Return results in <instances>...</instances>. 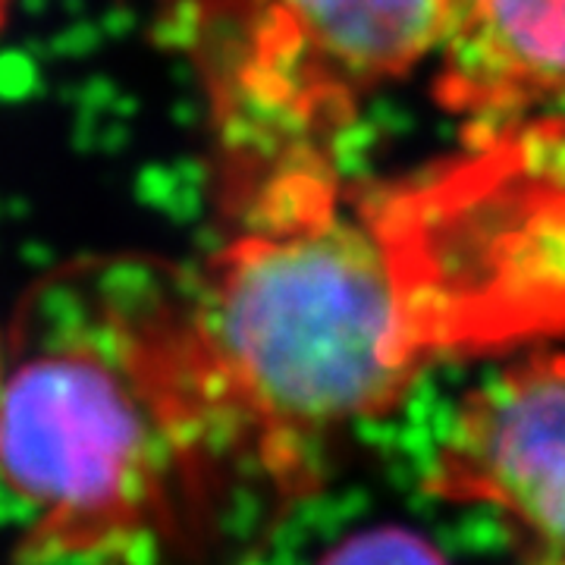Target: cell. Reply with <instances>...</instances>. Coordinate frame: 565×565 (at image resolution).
<instances>
[{
    "instance_id": "obj_1",
    "label": "cell",
    "mask_w": 565,
    "mask_h": 565,
    "mask_svg": "<svg viewBox=\"0 0 565 565\" xmlns=\"http://www.w3.org/2000/svg\"><path fill=\"white\" fill-rule=\"evenodd\" d=\"M239 204L243 233L185 286V308L236 459L299 500L345 427L446 359L444 333L422 248L377 192L343 202L327 167H302Z\"/></svg>"
},
{
    "instance_id": "obj_2",
    "label": "cell",
    "mask_w": 565,
    "mask_h": 565,
    "mask_svg": "<svg viewBox=\"0 0 565 565\" xmlns=\"http://www.w3.org/2000/svg\"><path fill=\"white\" fill-rule=\"evenodd\" d=\"M230 465L185 289L98 262L25 296L0 359V481L32 512L25 556H126Z\"/></svg>"
},
{
    "instance_id": "obj_3",
    "label": "cell",
    "mask_w": 565,
    "mask_h": 565,
    "mask_svg": "<svg viewBox=\"0 0 565 565\" xmlns=\"http://www.w3.org/2000/svg\"><path fill=\"white\" fill-rule=\"evenodd\" d=\"M452 0H199L202 66L245 185L327 167L364 95L440 51Z\"/></svg>"
},
{
    "instance_id": "obj_4",
    "label": "cell",
    "mask_w": 565,
    "mask_h": 565,
    "mask_svg": "<svg viewBox=\"0 0 565 565\" xmlns=\"http://www.w3.org/2000/svg\"><path fill=\"white\" fill-rule=\"evenodd\" d=\"M427 493L503 519L519 565H565V355L541 352L475 386Z\"/></svg>"
},
{
    "instance_id": "obj_5",
    "label": "cell",
    "mask_w": 565,
    "mask_h": 565,
    "mask_svg": "<svg viewBox=\"0 0 565 565\" xmlns=\"http://www.w3.org/2000/svg\"><path fill=\"white\" fill-rule=\"evenodd\" d=\"M437 102L505 117L565 98V0H452Z\"/></svg>"
},
{
    "instance_id": "obj_6",
    "label": "cell",
    "mask_w": 565,
    "mask_h": 565,
    "mask_svg": "<svg viewBox=\"0 0 565 565\" xmlns=\"http://www.w3.org/2000/svg\"><path fill=\"white\" fill-rule=\"evenodd\" d=\"M321 565H446L440 550L408 527L359 531L327 550Z\"/></svg>"
},
{
    "instance_id": "obj_7",
    "label": "cell",
    "mask_w": 565,
    "mask_h": 565,
    "mask_svg": "<svg viewBox=\"0 0 565 565\" xmlns=\"http://www.w3.org/2000/svg\"><path fill=\"white\" fill-rule=\"evenodd\" d=\"M7 7H10V0H0V25H3V17H7Z\"/></svg>"
},
{
    "instance_id": "obj_8",
    "label": "cell",
    "mask_w": 565,
    "mask_h": 565,
    "mask_svg": "<svg viewBox=\"0 0 565 565\" xmlns=\"http://www.w3.org/2000/svg\"><path fill=\"white\" fill-rule=\"evenodd\" d=\"M0 359H3V340H0Z\"/></svg>"
}]
</instances>
